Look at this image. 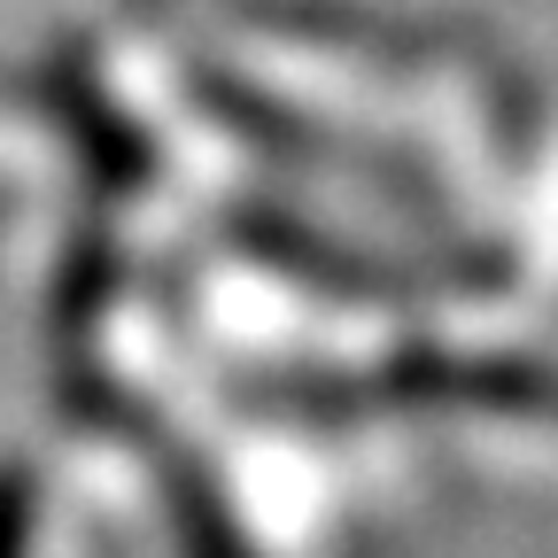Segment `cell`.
Here are the masks:
<instances>
[{"label": "cell", "instance_id": "6da1fadb", "mask_svg": "<svg viewBox=\"0 0 558 558\" xmlns=\"http://www.w3.org/2000/svg\"><path fill=\"white\" fill-rule=\"evenodd\" d=\"M16 550H24V497L0 488V558H16Z\"/></svg>", "mask_w": 558, "mask_h": 558}]
</instances>
